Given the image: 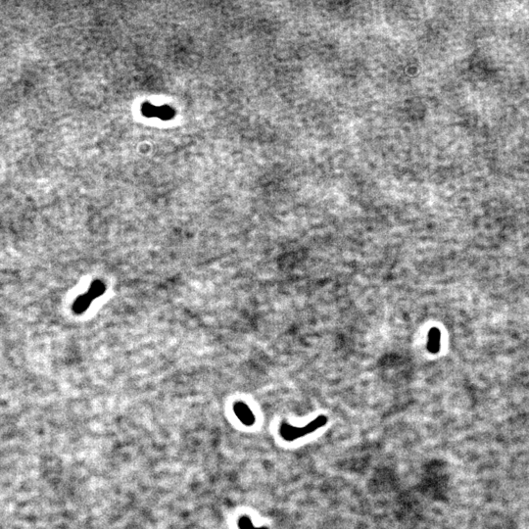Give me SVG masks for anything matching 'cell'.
Here are the masks:
<instances>
[{
    "instance_id": "5",
    "label": "cell",
    "mask_w": 529,
    "mask_h": 529,
    "mask_svg": "<svg viewBox=\"0 0 529 529\" xmlns=\"http://www.w3.org/2000/svg\"><path fill=\"white\" fill-rule=\"evenodd\" d=\"M105 292V284L101 281V280H95L91 286L89 287V290H88V294L93 298H97L99 296H101L103 293Z\"/></svg>"
},
{
    "instance_id": "1",
    "label": "cell",
    "mask_w": 529,
    "mask_h": 529,
    "mask_svg": "<svg viewBox=\"0 0 529 529\" xmlns=\"http://www.w3.org/2000/svg\"><path fill=\"white\" fill-rule=\"evenodd\" d=\"M326 423H327V418L325 416H323V415L317 417L315 420H313L311 423H308L307 425H305L303 427H297V426H293V425H291L289 423H283L280 425L279 433H280V436L285 441L291 442V441H295V440H297V439H299L301 437H304V436H306L308 434L314 433L317 429L321 428Z\"/></svg>"
},
{
    "instance_id": "3",
    "label": "cell",
    "mask_w": 529,
    "mask_h": 529,
    "mask_svg": "<svg viewBox=\"0 0 529 529\" xmlns=\"http://www.w3.org/2000/svg\"><path fill=\"white\" fill-rule=\"evenodd\" d=\"M440 339H441V333L438 328L433 327L428 332V342H427V350L431 354L438 353L440 349Z\"/></svg>"
},
{
    "instance_id": "2",
    "label": "cell",
    "mask_w": 529,
    "mask_h": 529,
    "mask_svg": "<svg viewBox=\"0 0 529 529\" xmlns=\"http://www.w3.org/2000/svg\"><path fill=\"white\" fill-rule=\"evenodd\" d=\"M233 411L239 421L247 426L253 425L256 421L255 416L253 415L250 408L242 402H237L236 404H234Z\"/></svg>"
},
{
    "instance_id": "4",
    "label": "cell",
    "mask_w": 529,
    "mask_h": 529,
    "mask_svg": "<svg viewBox=\"0 0 529 529\" xmlns=\"http://www.w3.org/2000/svg\"><path fill=\"white\" fill-rule=\"evenodd\" d=\"M93 300L94 299L88 293H86L85 295L80 296L74 303V306H73L74 312L76 314H83L84 312L88 310V308L90 306Z\"/></svg>"
},
{
    "instance_id": "6",
    "label": "cell",
    "mask_w": 529,
    "mask_h": 529,
    "mask_svg": "<svg viewBox=\"0 0 529 529\" xmlns=\"http://www.w3.org/2000/svg\"><path fill=\"white\" fill-rule=\"evenodd\" d=\"M238 528L239 529H268L267 528H255L250 520V518L248 516H242L239 520H238Z\"/></svg>"
}]
</instances>
